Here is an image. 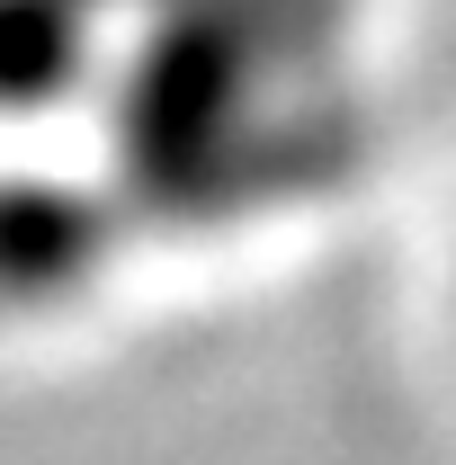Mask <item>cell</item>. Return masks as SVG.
I'll use <instances>...</instances> for the list:
<instances>
[{
	"mask_svg": "<svg viewBox=\"0 0 456 465\" xmlns=\"http://www.w3.org/2000/svg\"><path fill=\"white\" fill-rule=\"evenodd\" d=\"M125 242L99 171H0V322L72 304Z\"/></svg>",
	"mask_w": 456,
	"mask_h": 465,
	"instance_id": "6da1fadb",
	"label": "cell"
},
{
	"mask_svg": "<svg viewBox=\"0 0 456 465\" xmlns=\"http://www.w3.org/2000/svg\"><path fill=\"white\" fill-rule=\"evenodd\" d=\"M90 0H0V116H45L99 81Z\"/></svg>",
	"mask_w": 456,
	"mask_h": 465,
	"instance_id": "7a4b0ae2",
	"label": "cell"
},
{
	"mask_svg": "<svg viewBox=\"0 0 456 465\" xmlns=\"http://www.w3.org/2000/svg\"><path fill=\"white\" fill-rule=\"evenodd\" d=\"M90 9H99V18H108V9H125V18H153L162 0H90Z\"/></svg>",
	"mask_w": 456,
	"mask_h": 465,
	"instance_id": "3957f363",
	"label": "cell"
}]
</instances>
